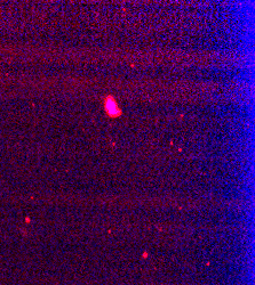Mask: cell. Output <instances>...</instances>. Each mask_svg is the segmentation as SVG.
<instances>
[{
	"mask_svg": "<svg viewBox=\"0 0 255 285\" xmlns=\"http://www.w3.org/2000/svg\"><path fill=\"white\" fill-rule=\"evenodd\" d=\"M105 110L108 112L109 115H112V117H116V115H119L120 114V111H119L118 106H117V103L114 102L112 98H109L105 103Z\"/></svg>",
	"mask_w": 255,
	"mask_h": 285,
	"instance_id": "6da1fadb",
	"label": "cell"
}]
</instances>
